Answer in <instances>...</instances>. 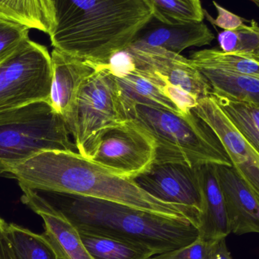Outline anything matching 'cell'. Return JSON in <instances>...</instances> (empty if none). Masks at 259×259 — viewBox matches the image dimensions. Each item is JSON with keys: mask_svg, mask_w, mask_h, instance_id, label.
I'll return each instance as SVG.
<instances>
[{"mask_svg": "<svg viewBox=\"0 0 259 259\" xmlns=\"http://www.w3.org/2000/svg\"><path fill=\"white\" fill-rule=\"evenodd\" d=\"M6 176L20 187L121 204L166 219L190 222L199 229L200 216L186 207L156 199L134 179L72 151H45L15 166Z\"/></svg>", "mask_w": 259, "mask_h": 259, "instance_id": "obj_1", "label": "cell"}, {"mask_svg": "<svg viewBox=\"0 0 259 259\" xmlns=\"http://www.w3.org/2000/svg\"><path fill=\"white\" fill-rule=\"evenodd\" d=\"M53 48L94 65L125 50L153 18L146 0H53Z\"/></svg>", "mask_w": 259, "mask_h": 259, "instance_id": "obj_2", "label": "cell"}, {"mask_svg": "<svg viewBox=\"0 0 259 259\" xmlns=\"http://www.w3.org/2000/svg\"><path fill=\"white\" fill-rule=\"evenodd\" d=\"M34 190L60 210L79 232L129 242L155 255L184 247L199 237V230L190 222L109 201Z\"/></svg>", "mask_w": 259, "mask_h": 259, "instance_id": "obj_3", "label": "cell"}, {"mask_svg": "<svg viewBox=\"0 0 259 259\" xmlns=\"http://www.w3.org/2000/svg\"><path fill=\"white\" fill-rule=\"evenodd\" d=\"M126 115L153 140L154 164L232 166L219 137L193 109L187 114H178L137 105L127 109Z\"/></svg>", "mask_w": 259, "mask_h": 259, "instance_id": "obj_4", "label": "cell"}, {"mask_svg": "<svg viewBox=\"0 0 259 259\" xmlns=\"http://www.w3.org/2000/svg\"><path fill=\"white\" fill-rule=\"evenodd\" d=\"M107 68L113 74L134 73L154 83L190 112L198 100L211 94V88L190 59L161 47L133 42L112 56Z\"/></svg>", "mask_w": 259, "mask_h": 259, "instance_id": "obj_5", "label": "cell"}, {"mask_svg": "<svg viewBox=\"0 0 259 259\" xmlns=\"http://www.w3.org/2000/svg\"><path fill=\"white\" fill-rule=\"evenodd\" d=\"M62 117L48 102L0 113V175L45 151L76 152Z\"/></svg>", "mask_w": 259, "mask_h": 259, "instance_id": "obj_6", "label": "cell"}, {"mask_svg": "<svg viewBox=\"0 0 259 259\" xmlns=\"http://www.w3.org/2000/svg\"><path fill=\"white\" fill-rule=\"evenodd\" d=\"M94 65L95 71L80 91L70 128L77 152L90 159L106 130L128 121L113 74L106 65Z\"/></svg>", "mask_w": 259, "mask_h": 259, "instance_id": "obj_7", "label": "cell"}, {"mask_svg": "<svg viewBox=\"0 0 259 259\" xmlns=\"http://www.w3.org/2000/svg\"><path fill=\"white\" fill-rule=\"evenodd\" d=\"M51 54L30 39L0 62V113L50 100Z\"/></svg>", "mask_w": 259, "mask_h": 259, "instance_id": "obj_8", "label": "cell"}, {"mask_svg": "<svg viewBox=\"0 0 259 259\" xmlns=\"http://www.w3.org/2000/svg\"><path fill=\"white\" fill-rule=\"evenodd\" d=\"M155 158L153 140L128 120L102 134L91 159L121 176L134 179L149 169Z\"/></svg>", "mask_w": 259, "mask_h": 259, "instance_id": "obj_9", "label": "cell"}, {"mask_svg": "<svg viewBox=\"0 0 259 259\" xmlns=\"http://www.w3.org/2000/svg\"><path fill=\"white\" fill-rule=\"evenodd\" d=\"M199 167L180 163L153 164L134 180L151 196L186 207L201 219L202 196Z\"/></svg>", "mask_w": 259, "mask_h": 259, "instance_id": "obj_10", "label": "cell"}, {"mask_svg": "<svg viewBox=\"0 0 259 259\" xmlns=\"http://www.w3.org/2000/svg\"><path fill=\"white\" fill-rule=\"evenodd\" d=\"M53 80L49 103L71 128L80 91L94 74L95 65L53 49Z\"/></svg>", "mask_w": 259, "mask_h": 259, "instance_id": "obj_11", "label": "cell"}, {"mask_svg": "<svg viewBox=\"0 0 259 259\" xmlns=\"http://www.w3.org/2000/svg\"><path fill=\"white\" fill-rule=\"evenodd\" d=\"M21 202L40 216L44 235L62 259H94L82 241L75 225L34 189L21 187Z\"/></svg>", "mask_w": 259, "mask_h": 259, "instance_id": "obj_12", "label": "cell"}, {"mask_svg": "<svg viewBox=\"0 0 259 259\" xmlns=\"http://www.w3.org/2000/svg\"><path fill=\"white\" fill-rule=\"evenodd\" d=\"M216 167L225 196L231 234H259L258 199L232 166L217 164Z\"/></svg>", "mask_w": 259, "mask_h": 259, "instance_id": "obj_13", "label": "cell"}, {"mask_svg": "<svg viewBox=\"0 0 259 259\" xmlns=\"http://www.w3.org/2000/svg\"><path fill=\"white\" fill-rule=\"evenodd\" d=\"M142 29L134 42L161 47L181 54L190 47L209 45L214 39L208 26L201 22L167 24L153 18Z\"/></svg>", "mask_w": 259, "mask_h": 259, "instance_id": "obj_14", "label": "cell"}, {"mask_svg": "<svg viewBox=\"0 0 259 259\" xmlns=\"http://www.w3.org/2000/svg\"><path fill=\"white\" fill-rule=\"evenodd\" d=\"M217 164L199 166L202 196V211L199 237L206 240L226 238L231 231L225 196L218 177Z\"/></svg>", "mask_w": 259, "mask_h": 259, "instance_id": "obj_15", "label": "cell"}, {"mask_svg": "<svg viewBox=\"0 0 259 259\" xmlns=\"http://www.w3.org/2000/svg\"><path fill=\"white\" fill-rule=\"evenodd\" d=\"M0 18L50 36L56 26V6L53 0H0Z\"/></svg>", "mask_w": 259, "mask_h": 259, "instance_id": "obj_16", "label": "cell"}, {"mask_svg": "<svg viewBox=\"0 0 259 259\" xmlns=\"http://www.w3.org/2000/svg\"><path fill=\"white\" fill-rule=\"evenodd\" d=\"M113 75L125 112L133 106L141 105L175 113L187 114L160 88L146 79L131 72Z\"/></svg>", "mask_w": 259, "mask_h": 259, "instance_id": "obj_17", "label": "cell"}, {"mask_svg": "<svg viewBox=\"0 0 259 259\" xmlns=\"http://www.w3.org/2000/svg\"><path fill=\"white\" fill-rule=\"evenodd\" d=\"M196 68L206 79L213 95L222 96L259 106V77L213 68Z\"/></svg>", "mask_w": 259, "mask_h": 259, "instance_id": "obj_18", "label": "cell"}, {"mask_svg": "<svg viewBox=\"0 0 259 259\" xmlns=\"http://www.w3.org/2000/svg\"><path fill=\"white\" fill-rule=\"evenodd\" d=\"M196 68H209L234 74L259 77V62L237 53L219 49H205L192 53L190 58Z\"/></svg>", "mask_w": 259, "mask_h": 259, "instance_id": "obj_19", "label": "cell"}, {"mask_svg": "<svg viewBox=\"0 0 259 259\" xmlns=\"http://www.w3.org/2000/svg\"><path fill=\"white\" fill-rule=\"evenodd\" d=\"M211 95L236 128L259 153V106L222 96Z\"/></svg>", "mask_w": 259, "mask_h": 259, "instance_id": "obj_20", "label": "cell"}, {"mask_svg": "<svg viewBox=\"0 0 259 259\" xmlns=\"http://www.w3.org/2000/svg\"><path fill=\"white\" fill-rule=\"evenodd\" d=\"M80 237L94 259H151L155 255L149 249L124 240L83 233Z\"/></svg>", "mask_w": 259, "mask_h": 259, "instance_id": "obj_21", "label": "cell"}, {"mask_svg": "<svg viewBox=\"0 0 259 259\" xmlns=\"http://www.w3.org/2000/svg\"><path fill=\"white\" fill-rule=\"evenodd\" d=\"M6 235L12 243L17 259H56L44 233L36 234L16 224H8Z\"/></svg>", "mask_w": 259, "mask_h": 259, "instance_id": "obj_22", "label": "cell"}, {"mask_svg": "<svg viewBox=\"0 0 259 259\" xmlns=\"http://www.w3.org/2000/svg\"><path fill=\"white\" fill-rule=\"evenodd\" d=\"M153 18L167 24L201 22L205 18V9L200 0H146Z\"/></svg>", "mask_w": 259, "mask_h": 259, "instance_id": "obj_23", "label": "cell"}, {"mask_svg": "<svg viewBox=\"0 0 259 259\" xmlns=\"http://www.w3.org/2000/svg\"><path fill=\"white\" fill-rule=\"evenodd\" d=\"M221 50L237 53L259 62V25L255 20L236 30H223L218 36Z\"/></svg>", "mask_w": 259, "mask_h": 259, "instance_id": "obj_24", "label": "cell"}, {"mask_svg": "<svg viewBox=\"0 0 259 259\" xmlns=\"http://www.w3.org/2000/svg\"><path fill=\"white\" fill-rule=\"evenodd\" d=\"M30 29L0 18V62L30 39Z\"/></svg>", "mask_w": 259, "mask_h": 259, "instance_id": "obj_25", "label": "cell"}, {"mask_svg": "<svg viewBox=\"0 0 259 259\" xmlns=\"http://www.w3.org/2000/svg\"><path fill=\"white\" fill-rule=\"evenodd\" d=\"M219 240H206L199 237L187 246L156 255L151 259H211Z\"/></svg>", "mask_w": 259, "mask_h": 259, "instance_id": "obj_26", "label": "cell"}, {"mask_svg": "<svg viewBox=\"0 0 259 259\" xmlns=\"http://www.w3.org/2000/svg\"><path fill=\"white\" fill-rule=\"evenodd\" d=\"M214 7L217 10L218 15L215 18H213L205 10V17L211 22L213 25L217 26L224 30H236L240 28L245 21L244 18L233 12H230L228 9L221 6L217 2L213 1Z\"/></svg>", "mask_w": 259, "mask_h": 259, "instance_id": "obj_27", "label": "cell"}, {"mask_svg": "<svg viewBox=\"0 0 259 259\" xmlns=\"http://www.w3.org/2000/svg\"><path fill=\"white\" fill-rule=\"evenodd\" d=\"M0 259H17L12 243L6 235V231L0 238Z\"/></svg>", "mask_w": 259, "mask_h": 259, "instance_id": "obj_28", "label": "cell"}, {"mask_svg": "<svg viewBox=\"0 0 259 259\" xmlns=\"http://www.w3.org/2000/svg\"><path fill=\"white\" fill-rule=\"evenodd\" d=\"M225 239H220L218 241L211 259H233L231 252L228 250Z\"/></svg>", "mask_w": 259, "mask_h": 259, "instance_id": "obj_29", "label": "cell"}, {"mask_svg": "<svg viewBox=\"0 0 259 259\" xmlns=\"http://www.w3.org/2000/svg\"><path fill=\"white\" fill-rule=\"evenodd\" d=\"M8 223L4 220V219L0 218V238H1L3 234L6 231V227H7Z\"/></svg>", "mask_w": 259, "mask_h": 259, "instance_id": "obj_30", "label": "cell"}, {"mask_svg": "<svg viewBox=\"0 0 259 259\" xmlns=\"http://www.w3.org/2000/svg\"><path fill=\"white\" fill-rule=\"evenodd\" d=\"M249 1L252 2L257 7L259 8V0H249Z\"/></svg>", "mask_w": 259, "mask_h": 259, "instance_id": "obj_31", "label": "cell"}, {"mask_svg": "<svg viewBox=\"0 0 259 259\" xmlns=\"http://www.w3.org/2000/svg\"><path fill=\"white\" fill-rule=\"evenodd\" d=\"M53 250H54V249H53ZM54 252H55V251H54ZM55 254H56V259H62V258H61V257H60V256H59V255H58V254H57V253H56V252H55Z\"/></svg>", "mask_w": 259, "mask_h": 259, "instance_id": "obj_32", "label": "cell"}]
</instances>
